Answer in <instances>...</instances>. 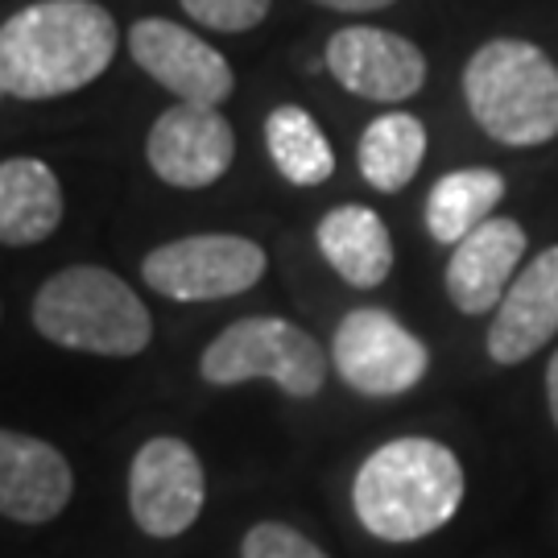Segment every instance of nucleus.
Listing matches in <instances>:
<instances>
[{
  "mask_svg": "<svg viewBox=\"0 0 558 558\" xmlns=\"http://www.w3.org/2000/svg\"><path fill=\"white\" fill-rule=\"evenodd\" d=\"M505 199V179L497 170H456V174H442L430 195H426V228L439 244L456 248L459 240H468L480 223L493 220V207Z\"/></svg>",
  "mask_w": 558,
  "mask_h": 558,
  "instance_id": "obj_17",
  "label": "nucleus"
},
{
  "mask_svg": "<svg viewBox=\"0 0 558 558\" xmlns=\"http://www.w3.org/2000/svg\"><path fill=\"white\" fill-rule=\"evenodd\" d=\"M62 223L59 174L38 158L0 161V244H38Z\"/></svg>",
  "mask_w": 558,
  "mask_h": 558,
  "instance_id": "obj_16",
  "label": "nucleus"
},
{
  "mask_svg": "<svg viewBox=\"0 0 558 558\" xmlns=\"http://www.w3.org/2000/svg\"><path fill=\"white\" fill-rule=\"evenodd\" d=\"M199 373L207 385L274 380L290 398H315L327 380L319 339L290 319H236L203 348Z\"/></svg>",
  "mask_w": 558,
  "mask_h": 558,
  "instance_id": "obj_5",
  "label": "nucleus"
},
{
  "mask_svg": "<svg viewBox=\"0 0 558 558\" xmlns=\"http://www.w3.org/2000/svg\"><path fill=\"white\" fill-rule=\"evenodd\" d=\"M265 248L248 236L207 232L182 236L154 248L141 260V278L154 286L161 299L174 302H216L236 299L265 278Z\"/></svg>",
  "mask_w": 558,
  "mask_h": 558,
  "instance_id": "obj_6",
  "label": "nucleus"
},
{
  "mask_svg": "<svg viewBox=\"0 0 558 558\" xmlns=\"http://www.w3.org/2000/svg\"><path fill=\"white\" fill-rule=\"evenodd\" d=\"M129 54L145 75L174 92L182 104H199V108H220L236 75L211 41H203L199 34L182 29L179 21L166 17H141L129 29Z\"/></svg>",
  "mask_w": 558,
  "mask_h": 558,
  "instance_id": "obj_9",
  "label": "nucleus"
},
{
  "mask_svg": "<svg viewBox=\"0 0 558 558\" xmlns=\"http://www.w3.org/2000/svg\"><path fill=\"white\" fill-rule=\"evenodd\" d=\"M117 21L96 0H38L0 25V87L54 100L96 83L117 59Z\"/></svg>",
  "mask_w": 558,
  "mask_h": 558,
  "instance_id": "obj_1",
  "label": "nucleus"
},
{
  "mask_svg": "<svg viewBox=\"0 0 558 558\" xmlns=\"http://www.w3.org/2000/svg\"><path fill=\"white\" fill-rule=\"evenodd\" d=\"M207 480L191 442L158 435L141 447L129 468V509L141 534L179 538L203 513Z\"/></svg>",
  "mask_w": 558,
  "mask_h": 558,
  "instance_id": "obj_8",
  "label": "nucleus"
},
{
  "mask_svg": "<svg viewBox=\"0 0 558 558\" xmlns=\"http://www.w3.org/2000/svg\"><path fill=\"white\" fill-rule=\"evenodd\" d=\"M558 331V244L546 248L513 278L488 327V356L497 364H521L546 348Z\"/></svg>",
  "mask_w": 558,
  "mask_h": 558,
  "instance_id": "obj_13",
  "label": "nucleus"
},
{
  "mask_svg": "<svg viewBox=\"0 0 558 558\" xmlns=\"http://www.w3.org/2000/svg\"><path fill=\"white\" fill-rule=\"evenodd\" d=\"M75 493V472L59 447L0 426V518L21 525L54 521Z\"/></svg>",
  "mask_w": 558,
  "mask_h": 558,
  "instance_id": "obj_12",
  "label": "nucleus"
},
{
  "mask_svg": "<svg viewBox=\"0 0 558 558\" xmlns=\"http://www.w3.org/2000/svg\"><path fill=\"white\" fill-rule=\"evenodd\" d=\"M0 96H4V87H0Z\"/></svg>",
  "mask_w": 558,
  "mask_h": 558,
  "instance_id": "obj_24",
  "label": "nucleus"
},
{
  "mask_svg": "<svg viewBox=\"0 0 558 558\" xmlns=\"http://www.w3.org/2000/svg\"><path fill=\"white\" fill-rule=\"evenodd\" d=\"M319 253L356 290H377L393 269V240L373 207L343 203L319 220Z\"/></svg>",
  "mask_w": 558,
  "mask_h": 558,
  "instance_id": "obj_15",
  "label": "nucleus"
},
{
  "mask_svg": "<svg viewBox=\"0 0 558 558\" xmlns=\"http://www.w3.org/2000/svg\"><path fill=\"white\" fill-rule=\"evenodd\" d=\"M331 360L343 385L364 398H401L430 368L426 343L377 306H360L352 315H343V323L336 327Z\"/></svg>",
  "mask_w": 558,
  "mask_h": 558,
  "instance_id": "obj_7",
  "label": "nucleus"
},
{
  "mask_svg": "<svg viewBox=\"0 0 558 558\" xmlns=\"http://www.w3.org/2000/svg\"><path fill=\"white\" fill-rule=\"evenodd\" d=\"M546 398H550V418L558 426V352L550 360V368H546Z\"/></svg>",
  "mask_w": 558,
  "mask_h": 558,
  "instance_id": "obj_23",
  "label": "nucleus"
},
{
  "mask_svg": "<svg viewBox=\"0 0 558 558\" xmlns=\"http://www.w3.org/2000/svg\"><path fill=\"white\" fill-rule=\"evenodd\" d=\"M525 253V232L509 216H493L468 240H459L447 265V294L463 315H484L509 294Z\"/></svg>",
  "mask_w": 558,
  "mask_h": 558,
  "instance_id": "obj_14",
  "label": "nucleus"
},
{
  "mask_svg": "<svg viewBox=\"0 0 558 558\" xmlns=\"http://www.w3.org/2000/svg\"><path fill=\"white\" fill-rule=\"evenodd\" d=\"M360 174L373 191L393 195L405 182L418 174L422 158H426V129L418 117L410 112H389L377 117L364 137H360Z\"/></svg>",
  "mask_w": 558,
  "mask_h": 558,
  "instance_id": "obj_18",
  "label": "nucleus"
},
{
  "mask_svg": "<svg viewBox=\"0 0 558 558\" xmlns=\"http://www.w3.org/2000/svg\"><path fill=\"white\" fill-rule=\"evenodd\" d=\"M352 505L373 538L418 542L459 513L463 463L435 439H393L360 463Z\"/></svg>",
  "mask_w": 558,
  "mask_h": 558,
  "instance_id": "obj_2",
  "label": "nucleus"
},
{
  "mask_svg": "<svg viewBox=\"0 0 558 558\" xmlns=\"http://www.w3.org/2000/svg\"><path fill=\"white\" fill-rule=\"evenodd\" d=\"M327 71L339 80V87L373 104L410 100L426 83V59L418 46L377 25H352V29L331 34Z\"/></svg>",
  "mask_w": 558,
  "mask_h": 558,
  "instance_id": "obj_11",
  "label": "nucleus"
},
{
  "mask_svg": "<svg viewBox=\"0 0 558 558\" xmlns=\"http://www.w3.org/2000/svg\"><path fill=\"white\" fill-rule=\"evenodd\" d=\"M323 9H336V13H373V9H389L398 0H315Z\"/></svg>",
  "mask_w": 558,
  "mask_h": 558,
  "instance_id": "obj_22",
  "label": "nucleus"
},
{
  "mask_svg": "<svg viewBox=\"0 0 558 558\" xmlns=\"http://www.w3.org/2000/svg\"><path fill=\"white\" fill-rule=\"evenodd\" d=\"M145 158L161 182L182 186V191H199L228 174V166L236 158V133L220 108L179 104V108L161 112L158 124L149 129Z\"/></svg>",
  "mask_w": 558,
  "mask_h": 558,
  "instance_id": "obj_10",
  "label": "nucleus"
},
{
  "mask_svg": "<svg viewBox=\"0 0 558 558\" xmlns=\"http://www.w3.org/2000/svg\"><path fill=\"white\" fill-rule=\"evenodd\" d=\"M463 100L500 145H542L558 137V66L534 41H484L463 66Z\"/></svg>",
  "mask_w": 558,
  "mask_h": 558,
  "instance_id": "obj_3",
  "label": "nucleus"
},
{
  "mask_svg": "<svg viewBox=\"0 0 558 558\" xmlns=\"http://www.w3.org/2000/svg\"><path fill=\"white\" fill-rule=\"evenodd\" d=\"M34 327L50 343L92 356H137L154 339V319L129 281L100 265H71L34 299Z\"/></svg>",
  "mask_w": 558,
  "mask_h": 558,
  "instance_id": "obj_4",
  "label": "nucleus"
},
{
  "mask_svg": "<svg viewBox=\"0 0 558 558\" xmlns=\"http://www.w3.org/2000/svg\"><path fill=\"white\" fill-rule=\"evenodd\" d=\"M274 0H182V9L191 17L207 25V29H220V34H244V29H257L265 13H269Z\"/></svg>",
  "mask_w": 558,
  "mask_h": 558,
  "instance_id": "obj_21",
  "label": "nucleus"
},
{
  "mask_svg": "<svg viewBox=\"0 0 558 558\" xmlns=\"http://www.w3.org/2000/svg\"><path fill=\"white\" fill-rule=\"evenodd\" d=\"M240 558H327V555L306 534H299L294 525L260 521L240 542Z\"/></svg>",
  "mask_w": 558,
  "mask_h": 558,
  "instance_id": "obj_20",
  "label": "nucleus"
},
{
  "mask_svg": "<svg viewBox=\"0 0 558 558\" xmlns=\"http://www.w3.org/2000/svg\"><path fill=\"white\" fill-rule=\"evenodd\" d=\"M265 145L278 174L294 186H319L336 174V154L306 108L281 104L265 120Z\"/></svg>",
  "mask_w": 558,
  "mask_h": 558,
  "instance_id": "obj_19",
  "label": "nucleus"
}]
</instances>
